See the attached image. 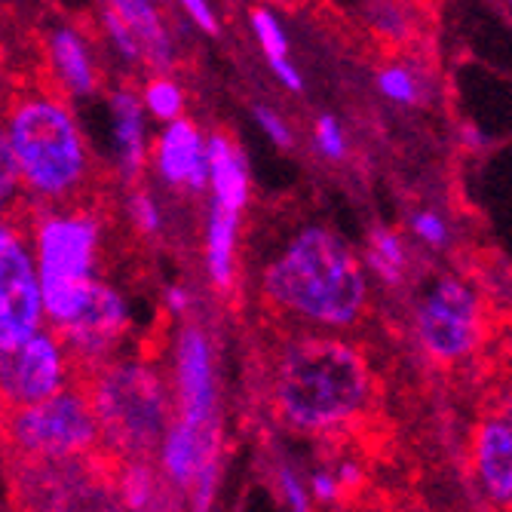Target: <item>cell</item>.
Here are the masks:
<instances>
[{
  "label": "cell",
  "instance_id": "ac0fdd59",
  "mask_svg": "<svg viewBox=\"0 0 512 512\" xmlns=\"http://www.w3.org/2000/svg\"><path fill=\"white\" fill-rule=\"evenodd\" d=\"M237 234H240V215L212 203L209 218H206V270L218 289H227L234 283Z\"/></svg>",
  "mask_w": 512,
  "mask_h": 512
},
{
  "label": "cell",
  "instance_id": "4dcf8cb0",
  "mask_svg": "<svg viewBox=\"0 0 512 512\" xmlns=\"http://www.w3.org/2000/svg\"><path fill=\"white\" fill-rule=\"evenodd\" d=\"M414 234L430 246H445L448 224L436 212H421V215H414Z\"/></svg>",
  "mask_w": 512,
  "mask_h": 512
},
{
  "label": "cell",
  "instance_id": "f546056e",
  "mask_svg": "<svg viewBox=\"0 0 512 512\" xmlns=\"http://www.w3.org/2000/svg\"><path fill=\"white\" fill-rule=\"evenodd\" d=\"M307 491H310V500L313 503H335L344 491H341V482L332 470H316L307 482Z\"/></svg>",
  "mask_w": 512,
  "mask_h": 512
},
{
  "label": "cell",
  "instance_id": "d6a6232c",
  "mask_svg": "<svg viewBox=\"0 0 512 512\" xmlns=\"http://www.w3.org/2000/svg\"><path fill=\"white\" fill-rule=\"evenodd\" d=\"M267 62H270L276 80L283 83L289 92H301V89H304V77H301V71L289 62V56H283V59H267Z\"/></svg>",
  "mask_w": 512,
  "mask_h": 512
},
{
  "label": "cell",
  "instance_id": "7a4b0ae2",
  "mask_svg": "<svg viewBox=\"0 0 512 512\" xmlns=\"http://www.w3.org/2000/svg\"><path fill=\"white\" fill-rule=\"evenodd\" d=\"M264 295L316 329L344 332L365 310V267L335 230L307 227L267 267Z\"/></svg>",
  "mask_w": 512,
  "mask_h": 512
},
{
  "label": "cell",
  "instance_id": "836d02e7",
  "mask_svg": "<svg viewBox=\"0 0 512 512\" xmlns=\"http://www.w3.org/2000/svg\"><path fill=\"white\" fill-rule=\"evenodd\" d=\"M166 307L175 313V316H184L191 307V292L184 289V286H169L166 289Z\"/></svg>",
  "mask_w": 512,
  "mask_h": 512
},
{
  "label": "cell",
  "instance_id": "8992f818",
  "mask_svg": "<svg viewBox=\"0 0 512 512\" xmlns=\"http://www.w3.org/2000/svg\"><path fill=\"white\" fill-rule=\"evenodd\" d=\"M4 436L13 451L40 460H80L99 448V421L92 414L86 390L65 387L28 405H10Z\"/></svg>",
  "mask_w": 512,
  "mask_h": 512
},
{
  "label": "cell",
  "instance_id": "44dd1931",
  "mask_svg": "<svg viewBox=\"0 0 512 512\" xmlns=\"http://www.w3.org/2000/svg\"><path fill=\"white\" fill-rule=\"evenodd\" d=\"M138 99H142L145 114H151V117H157L163 123H169V120H175V117L184 114V89L172 77H154V80H148L145 89H142V96H138Z\"/></svg>",
  "mask_w": 512,
  "mask_h": 512
},
{
  "label": "cell",
  "instance_id": "83f0119b",
  "mask_svg": "<svg viewBox=\"0 0 512 512\" xmlns=\"http://www.w3.org/2000/svg\"><path fill=\"white\" fill-rule=\"evenodd\" d=\"M276 482H279V494H283V503H286L289 509L304 512V509H310V506H313L310 491H307V482H304L292 467H279Z\"/></svg>",
  "mask_w": 512,
  "mask_h": 512
},
{
  "label": "cell",
  "instance_id": "603a6c76",
  "mask_svg": "<svg viewBox=\"0 0 512 512\" xmlns=\"http://www.w3.org/2000/svg\"><path fill=\"white\" fill-rule=\"evenodd\" d=\"M249 25H252V34L258 40V46L264 50L267 59H283L289 56V37H286V28L279 22L270 10H255L249 16Z\"/></svg>",
  "mask_w": 512,
  "mask_h": 512
},
{
  "label": "cell",
  "instance_id": "cb8c5ba5",
  "mask_svg": "<svg viewBox=\"0 0 512 512\" xmlns=\"http://www.w3.org/2000/svg\"><path fill=\"white\" fill-rule=\"evenodd\" d=\"M378 89H381V96H387L396 105H417L421 102V89H417L414 74L402 65L384 68L378 74Z\"/></svg>",
  "mask_w": 512,
  "mask_h": 512
},
{
  "label": "cell",
  "instance_id": "3957f363",
  "mask_svg": "<svg viewBox=\"0 0 512 512\" xmlns=\"http://www.w3.org/2000/svg\"><path fill=\"white\" fill-rule=\"evenodd\" d=\"M4 132L25 197L46 206L74 203L80 197L89 181V148L65 102L28 92L10 105Z\"/></svg>",
  "mask_w": 512,
  "mask_h": 512
},
{
  "label": "cell",
  "instance_id": "2e32d148",
  "mask_svg": "<svg viewBox=\"0 0 512 512\" xmlns=\"http://www.w3.org/2000/svg\"><path fill=\"white\" fill-rule=\"evenodd\" d=\"M105 10H111L135 34L148 65L160 71L172 65V40L154 7V0H105Z\"/></svg>",
  "mask_w": 512,
  "mask_h": 512
},
{
  "label": "cell",
  "instance_id": "ba28073f",
  "mask_svg": "<svg viewBox=\"0 0 512 512\" xmlns=\"http://www.w3.org/2000/svg\"><path fill=\"white\" fill-rule=\"evenodd\" d=\"M43 322L31 240L13 218H0V350L16 347Z\"/></svg>",
  "mask_w": 512,
  "mask_h": 512
},
{
  "label": "cell",
  "instance_id": "484cf974",
  "mask_svg": "<svg viewBox=\"0 0 512 512\" xmlns=\"http://www.w3.org/2000/svg\"><path fill=\"white\" fill-rule=\"evenodd\" d=\"M102 25H105V34H108V40H111V46L114 50L126 59V62H132V65H142L145 62V56H142V46H138V40H135V34L111 13V10H105L102 13Z\"/></svg>",
  "mask_w": 512,
  "mask_h": 512
},
{
  "label": "cell",
  "instance_id": "6da1fadb",
  "mask_svg": "<svg viewBox=\"0 0 512 512\" xmlns=\"http://www.w3.org/2000/svg\"><path fill=\"white\" fill-rule=\"evenodd\" d=\"M273 402L279 417L301 433L350 427L371 402L368 362L335 335L295 338L279 353Z\"/></svg>",
  "mask_w": 512,
  "mask_h": 512
},
{
  "label": "cell",
  "instance_id": "4316f807",
  "mask_svg": "<svg viewBox=\"0 0 512 512\" xmlns=\"http://www.w3.org/2000/svg\"><path fill=\"white\" fill-rule=\"evenodd\" d=\"M129 212H132V224H135L138 230H142V234H148V237L160 234V227H163V212H160V203H157L154 194H148V191L132 194Z\"/></svg>",
  "mask_w": 512,
  "mask_h": 512
},
{
  "label": "cell",
  "instance_id": "9c48e42d",
  "mask_svg": "<svg viewBox=\"0 0 512 512\" xmlns=\"http://www.w3.org/2000/svg\"><path fill=\"white\" fill-rule=\"evenodd\" d=\"M71 356L56 332H31L16 347L0 350V402L28 405L71 387Z\"/></svg>",
  "mask_w": 512,
  "mask_h": 512
},
{
  "label": "cell",
  "instance_id": "1f68e13d",
  "mask_svg": "<svg viewBox=\"0 0 512 512\" xmlns=\"http://www.w3.org/2000/svg\"><path fill=\"white\" fill-rule=\"evenodd\" d=\"M178 7L184 10V16H188L200 31L218 34V16H215L209 0H178Z\"/></svg>",
  "mask_w": 512,
  "mask_h": 512
},
{
  "label": "cell",
  "instance_id": "d4e9b609",
  "mask_svg": "<svg viewBox=\"0 0 512 512\" xmlns=\"http://www.w3.org/2000/svg\"><path fill=\"white\" fill-rule=\"evenodd\" d=\"M313 138H316V151L329 160H344L347 157V135H344V126L332 117V114H322L316 120V129H313Z\"/></svg>",
  "mask_w": 512,
  "mask_h": 512
},
{
  "label": "cell",
  "instance_id": "7402d4cb",
  "mask_svg": "<svg viewBox=\"0 0 512 512\" xmlns=\"http://www.w3.org/2000/svg\"><path fill=\"white\" fill-rule=\"evenodd\" d=\"M22 200H25V188L19 178V166L10 151L4 123H0V218H16Z\"/></svg>",
  "mask_w": 512,
  "mask_h": 512
},
{
  "label": "cell",
  "instance_id": "5b68a950",
  "mask_svg": "<svg viewBox=\"0 0 512 512\" xmlns=\"http://www.w3.org/2000/svg\"><path fill=\"white\" fill-rule=\"evenodd\" d=\"M99 246L102 224L89 209H80L77 203H62L40 215L31 237V252L43 316L46 322H53V329L68 322L86 298L92 279H96Z\"/></svg>",
  "mask_w": 512,
  "mask_h": 512
},
{
  "label": "cell",
  "instance_id": "277c9868",
  "mask_svg": "<svg viewBox=\"0 0 512 512\" xmlns=\"http://www.w3.org/2000/svg\"><path fill=\"white\" fill-rule=\"evenodd\" d=\"M86 399L102 442L126 460H151L175 414L166 381L145 362H96Z\"/></svg>",
  "mask_w": 512,
  "mask_h": 512
},
{
  "label": "cell",
  "instance_id": "ffe728a7",
  "mask_svg": "<svg viewBox=\"0 0 512 512\" xmlns=\"http://www.w3.org/2000/svg\"><path fill=\"white\" fill-rule=\"evenodd\" d=\"M405 246L399 240V234L393 230H375L368 240V267L375 270L387 286H396L405 276Z\"/></svg>",
  "mask_w": 512,
  "mask_h": 512
},
{
  "label": "cell",
  "instance_id": "4fadbf2b",
  "mask_svg": "<svg viewBox=\"0 0 512 512\" xmlns=\"http://www.w3.org/2000/svg\"><path fill=\"white\" fill-rule=\"evenodd\" d=\"M206 191L212 194V203L227 212H243L249 203V166L243 151L230 142L227 135L215 132L206 138Z\"/></svg>",
  "mask_w": 512,
  "mask_h": 512
},
{
  "label": "cell",
  "instance_id": "9a60e30c",
  "mask_svg": "<svg viewBox=\"0 0 512 512\" xmlns=\"http://www.w3.org/2000/svg\"><path fill=\"white\" fill-rule=\"evenodd\" d=\"M111 123H114V148L120 172L138 178L148 160V135H145V108L142 99L129 89H120L111 96Z\"/></svg>",
  "mask_w": 512,
  "mask_h": 512
},
{
  "label": "cell",
  "instance_id": "8fae6325",
  "mask_svg": "<svg viewBox=\"0 0 512 512\" xmlns=\"http://www.w3.org/2000/svg\"><path fill=\"white\" fill-rule=\"evenodd\" d=\"M175 417L188 424H218V378L209 335L200 325H184L175 341L172 375Z\"/></svg>",
  "mask_w": 512,
  "mask_h": 512
},
{
  "label": "cell",
  "instance_id": "30bf717a",
  "mask_svg": "<svg viewBox=\"0 0 512 512\" xmlns=\"http://www.w3.org/2000/svg\"><path fill=\"white\" fill-rule=\"evenodd\" d=\"M126 329H129V307L123 295L114 286L102 283V279H92L80 307L53 332L62 338L74 362L83 359L89 365H96L105 362V356L120 344Z\"/></svg>",
  "mask_w": 512,
  "mask_h": 512
},
{
  "label": "cell",
  "instance_id": "52a82bcc",
  "mask_svg": "<svg viewBox=\"0 0 512 512\" xmlns=\"http://www.w3.org/2000/svg\"><path fill=\"white\" fill-rule=\"evenodd\" d=\"M417 335L439 362H460L479 350L485 335L479 295L454 276H445L417 307Z\"/></svg>",
  "mask_w": 512,
  "mask_h": 512
},
{
  "label": "cell",
  "instance_id": "7c38bea8",
  "mask_svg": "<svg viewBox=\"0 0 512 512\" xmlns=\"http://www.w3.org/2000/svg\"><path fill=\"white\" fill-rule=\"evenodd\" d=\"M154 166L157 175L175 191H206V138L194 120L181 114L166 123L154 145Z\"/></svg>",
  "mask_w": 512,
  "mask_h": 512
},
{
  "label": "cell",
  "instance_id": "f1b7e54d",
  "mask_svg": "<svg viewBox=\"0 0 512 512\" xmlns=\"http://www.w3.org/2000/svg\"><path fill=\"white\" fill-rule=\"evenodd\" d=\"M255 123L264 129V135L270 138L273 145H279V148H292V129H289L286 117L279 114V111H273V108H267V105H258V108H255Z\"/></svg>",
  "mask_w": 512,
  "mask_h": 512
},
{
  "label": "cell",
  "instance_id": "5bb4252c",
  "mask_svg": "<svg viewBox=\"0 0 512 512\" xmlns=\"http://www.w3.org/2000/svg\"><path fill=\"white\" fill-rule=\"evenodd\" d=\"M476 470L485 494L509 506L512 500V433L506 417H491L476 439Z\"/></svg>",
  "mask_w": 512,
  "mask_h": 512
},
{
  "label": "cell",
  "instance_id": "e0dca14e",
  "mask_svg": "<svg viewBox=\"0 0 512 512\" xmlns=\"http://www.w3.org/2000/svg\"><path fill=\"white\" fill-rule=\"evenodd\" d=\"M50 59L59 74V83L65 89H71L74 96H89V92L96 89V83H99L96 62H92V53H89V46L80 31L56 28L50 34Z\"/></svg>",
  "mask_w": 512,
  "mask_h": 512
},
{
  "label": "cell",
  "instance_id": "d6986e66",
  "mask_svg": "<svg viewBox=\"0 0 512 512\" xmlns=\"http://www.w3.org/2000/svg\"><path fill=\"white\" fill-rule=\"evenodd\" d=\"M120 506L129 509H163L169 506L160 497H172V488L163 482L157 470H151L148 460H129L126 470L120 473V491H117Z\"/></svg>",
  "mask_w": 512,
  "mask_h": 512
}]
</instances>
